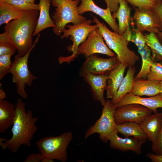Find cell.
Instances as JSON below:
<instances>
[{
	"label": "cell",
	"instance_id": "cell-10",
	"mask_svg": "<svg viewBox=\"0 0 162 162\" xmlns=\"http://www.w3.org/2000/svg\"><path fill=\"white\" fill-rule=\"evenodd\" d=\"M104 38L98 28L91 32L86 40L79 46L77 54L87 58L96 53L110 57L115 56L104 41Z\"/></svg>",
	"mask_w": 162,
	"mask_h": 162
},
{
	"label": "cell",
	"instance_id": "cell-34",
	"mask_svg": "<svg viewBox=\"0 0 162 162\" xmlns=\"http://www.w3.org/2000/svg\"><path fill=\"white\" fill-rule=\"evenodd\" d=\"M123 0H105L107 7L111 12L114 13L116 12L119 8L120 3Z\"/></svg>",
	"mask_w": 162,
	"mask_h": 162
},
{
	"label": "cell",
	"instance_id": "cell-31",
	"mask_svg": "<svg viewBox=\"0 0 162 162\" xmlns=\"http://www.w3.org/2000/svg\"><path fill=\"white\" fill-rule=\"evenodd\" d=\"M134 34L132 35L130 41L135 44L138 48V50L143 48L146 45L145 35L142 32L138 29H134Z\"/></svg>",
	"mask_w": 162,
	"mask_h": 162
},
{
	"label": "cell",
	"instance_id": "cell-1",
	"mask_svg": "<svg viewBox=\"0 0 162 162\" xmlns=\"http://www.w3.org/2000/svg\"><path fill=\"white\" fill-rule=\"evenodd\" d=\"M15 117L11 129L12 137L8 140L0 138V145L3 150H11L16 153L23 145L30 147L31 141L38 130L36 123L38 118L34 117L32 111L26 112L25 104L18 98L15 106Z\"/></svg>",
	"mask_w": 162,
	"mask_h": 162
},
{
	"label": "cell",
	"instance_id": "cell-40",
	"mask_svg": "<svg viewBox=\"0 0 162 162\" xmlns=\"http://www.w3.org/2000/svg\"><path fill=\"white\" fill-rule=\"evenodd\" d=\"M41 162H54L53 160L49 159L48 158L43 157L41 160Z\"/></svg>",
	"mask_w": 162,
	"mask_h": 162
},
{
	"label": "cell",
	"instance_id": "cell-9",
	"mask_svg": "<svg viewBox=\"0 0 162 162\" xmlns=\"http://www.w3.org/2000/svg\"><path fill=\"white\" fill-rule=\"evenodd\" d=\"M120 63L117 56L106 58L94 54L87 58L81 68L80 74L81 76L88 73L108 75Z\"/></svg>",
	"mask_w": 162,
	"mask_h": 162
},
{
	"label": "cell",
	"instance_id": "cell-6",
	"mask_svg": "<svg viewBox=\"0 0 162 162\" xmlns=\"http://www.w3.org/2000/svg\"><path fill=\"white\" fill-rule=\"evenodd\" d=\"M93 22L91 19L86 20L77 25H66V27L68 29L64 30L60 38L63 39L70 37V39L72 41L73 44L68 47L67 49L72 54L68 56L58 57V62L60 64L64 62L69 64L78 57V50L79 46L86 40L91 32L98 28L96 24L91 25Z\"/></svg>",
	"mask_w": 162,
	"mask_h": 162
},
{
	"label": "cell",
	"instance_id": "cell-32",
	"mask_svg": "<svg viewBox=\"0 0 162 162\" xmlns=\"http://www.w3.org/2000/svg\"><path fill=\"white\" fill-rule=\"evenodd\" d=\"M135 7L153 8L156 3L150 0H125Z\"/></svg>",
	"mask_w": 162,
	"mask_h": 162
},
{
	"label": "cell",
	"instance_id": "cell-12",
	"mask_svg": "<svg viewBox=\"0 0 162 162\" xmlns=\"http://www.w3.org/2000/svg\"><path fill=\"white\" fill-rule=\"evenodd\" d=\"M135 11L134 20L137 29L141 32L156 34L162 29L159 17L152 8L135 7Z\"/></svg>",
	"mask_w": 162,
	"mask_h": 162
},
{
	"label": "cell",
	"instance_id": "cell-27",
	"mask_svg": "<svg viewBox=\"0 0 162 162\" xmlns=\"http://www.w3.org/2000/svg\"><path fill=\"white\" fill-rule=\"evenodd\" d=\"M144 35L146 44L152 53L153 59L156 57L162 59V45L156 34L151 33Z\"/></svg>",
	"mask_w": 162,
	"mask_h": 162
},
{
	"label": "cell",
	"instance_id": "cell-5",
	"mask_svg": "<svg viewBox=\"0 0 162 162\" xmlns=\"http://www.w3.org/2000/svg\"><path fill=\"white\" fill-rule=\"evenodd\" d=\"M72 139V132H65L58 136L41 138L36 145L43 157L65 162L68 157L67 148Z\"/></svg>",
	"mask_w": 162,
	"mask_h": 162
},
{
	"label": "cell",
	"instance_id": "cell-17",
	"mask_svg": "<svg viewBox=\"0 0 162 162\" xmlns=\"http://www.w3.org/2000/svg\"><path fill=\"white\" fill-rule=\"evenodd\" d=\"M160 81L146 80L144 79H135L131 92L140 96H153L160 94Z\"/></svg>",
	"mask_w": 162,
	"mask_h": 162
},
{
	"label": "cell",
	"instance_id": "cell-18",
	"mask_svg": "<svg viewBox=\"0 0 162 162\" xmlns=\"http://www.w3.org/2000/svg\"><path fill=\"white\" fill-rule=\"evenodd\" d=\"M140 126L152 143L156 141L162 125V112L147 116L140 123Z\"/></svg>",
	"mask_w": 162,
	"mask_h": 162
},
{
	"label": "cell",
	"instance_id": "cell-16",
	"mask_svg": "<svg viewBox=\"0 0 162 162\" xmlns=\"http://www.w3.org/2000/svg\"><path fill=\"white\" fill-rule=\"evenodd\" d=\"M82 77L90 87L93 99L100 102L103 106L106 101L104 93L107 86L108 75L88 73L83 75Z\"/></svg>",
	"mask_w": 162,
	"mask_h": 162
},
{
	"label": "cell",
	"instance_id": "cell-44",
	"mask_svg": "<svg viewBox=\"0 0 162 162\" xmlns=\"http://www.w3.org/2000/svg\"><path fill=\"white\" fill-rule=\"evenodd\" d=\"M160 93L162 94V81L160 82Z\"/></svg>",
	"mask_w": 162,
	"mask_h": 162
},
{
	"label": "cell",
	"instance_id": "cell-38",
	"mask_svg": "<svg viewBox=\"0 0 162 162\" xmlns=\"http://www.w3.org/2000/svg\"><path fill=\"white\" fill-rule=\"evenodd\" d=\"M154 77L155 80L162 81V69L159 68L157 69L154 74Z\"/></svg>",
	"mask_w": 162,
	"mask_h": 162
},
{
	"label": "cell",
	"instance_id": "cell-22",
	"mask_svg": "<svg viewBox=\"0 0 162 162\" xmlns=\"http://www.w3.org/2000/svg\"><path fill=\"white\" fill-rule=\"evenodd\" d=\"M135 72V67H129L126 75L111 99L113 104L116 105L125 95L131 92L134 80V75Z\"/></svg>",
	"mask_w": 162,
	"mask_h": 162
},
{
	"label": "cell",
	"instance_id": "cell-33",
	"mask_svg": "<svg viewBox=\"0 0 162 162\" xmlns=\"http://www.w3.org/2000/svg\"><path fill=\"white\" fill-rule=\"evenodd\" d=\"M152 149L155 154L162 155V125L156 141L152 143Z\"/></svg>",
	"mask_w": 162,
	"mask_h": 162
},
{
	"label": "cell",
	"instance_id": "cell-2",
	"mask_svg": "<svg viewBox=\"0 0 162 162\" xmlns=\"http://www.w3.org/2000/svg\"><path fill=\"white\" fill-rule=\"evenodd\" d=\"M39 11L35 10L22 11L19 17L4 26V32L20 56L26 55L33 45L32 37L37 26Z\"/></svg>",
	"mask_w": 162,
	"mask_h": 162
},
{
	"label": "cell",
	"instance_id": "cell-28",
	"mask_svg": "<svg viewBox=\"0 0 162 162\" xmlns=\"http://www.w3.org/2000/svg\"><path fill=\"white\" fill-rule=\"evenodd\" d=\"M16 50L9 40L5 32L0 34V56L4 55L14 54Z\"/></svg>",
	"mask_w": 162,
	"mask_h": 162
},
{
	"label": "cell",
	"instance_id": "cell-25",
	"mask_svg": "<svg viewBox=\"0 0 162 162\" xmlns=\"http://www.w3.org/2000/svg\"><path fill=\"white\" fill-rule=\"evenodd\" d=\"M138 50L142 58V64L140 70L134 79H145L150 71L152 63L154 62V59L151 55V50L147 44L142 49Z\"/></svg>",
	"mask_w": 162,
	"mask_h": 162
},
{
	"label": "cell",
	"instance_id": "cell-24",
	"mask_svg": "<svg viewBox=\"0 0 162 162\" xmlns=\"http://www.w3.org/2000/svg\"><path fill=\"white\" fill-rule=\"evenodd\" d=\"M130 9L127 2L123 0L120 3L118 10L112 15L114 18L118 19V34L120 35H122L126 31L130 29Z\"/></svg>",
	"mask_w": 162,
	"mask_h": 162
},
{
	"label": "cell",
	"instance_id": "cell-36",
	"mask_svg": "<svg viewBox=\"0 0 162 162\" xmlns=\"http://www.w3.org/2000/svg\"><path fill=\"white\" fill-rule=\"evenodd\" d=\"M152 9L158 16L162 28V1L157 3Z\"/></svg>",
	"mask_w": 162,
	"mask_h": 162
},
{
	"label": "cell",
	"instance_id": "cell-3",
	"mask_svg": "<svg viewBox=\"0 0 162 162\" xmlns=\"http://www.w3.org/2000/svg\"><path fill=\"white\" fill-rule=\"evenodd\" d=\"M93 21L98 26L104 39L109 47L116 54L121 63L134 66L139 60V56L128 47L129 41L123 35L110 31L95 16Z\"/></svg>",
	"mask_w": 162,
	"mask_h": 162
},
{
	"label": "cell",
	"instance_id": "cell-47",
	"mask_svg": "<svg viewBox=\"0 0 162 162\" xmlns=\"http://www.w3.org/2000/svg\"></svg>",
	"mask_w": 162,
	"mask_h": 162
},
{
	"label": "cell",
	"instance_id": "cell-20",
	"mask_svg": "<svg viewBox=\"0 0 162 162\" xmlns=\"http://www.w3.org/2000/svg\"><path fill=\"white\" fill-rule=\"evenodd\" d=\"M40 10L37 26L33 33V36H36L44 29L55 26L50 16L49 10L50 0H39Z\"/></svg>",
	"mask_w": 162,
	"mask_h": 162
},
{
	"label": "cell",
	"instance_id": "cell-41",
	"mask_svg": "<svg viewBox=\"0 0 162 162\" xmlns=\"http://www.w3.org/2000/svg\"><path fill=\"white\" fill-rule=\"evenodd\" d=\"M157 34V38H158L162 42V29H161Z\"/></svg>",
	"mask_w": 162,
	"mask_h": 162
},
{
	"label": "cell",
	"instance_id": "cell-21",
	"mask_svg": "<svg viewBox=\"0 0 162 162\" xmlns=\"http://www.w3.org/2000/svg\"><path fill=\"white\" fill-rule=\"evenodd\" d=\"M15 117V106L7 100L0 101V132L4 133L13 125Z\"/></svg>",
	"mask_w": 162,
	"mask_h": 162
},
{
	"label": "cell",
	"instance_id": "cell-37",
	"mask_svg": "<svg viewBox=\"0 0 162 162\" xmlns=\"http://www.w3.org/2000/svg\"><path fill=\"white\" fill-rule=\"evenodd\" d=\"M146 156L148 157L152 162H162V155L148 153Z\"/></svg>",
	"mask_w": 162,
	"mask_h": 162
},
{
	"label": "cell",
	"instance_id": "cell-8",
	"mask_svg": "<svg viewBox=\"0 0 162 162\" xmlns=\"http://www.w3.org/2000/svg\"><path fill=\"white\" fill-rule=\"evenodd\" d=\"M101 116L94 124L87 130L85 135L86 139L94 133L99 134L100 139L106 143L111 134L116 129L117 124L114 117V112L116 108V105L112 103L111 100H106L103 106Z\"/></svg>",
	"mask_w": 162,
	"mask_h": 162
},
{
	"label": "cell",
	"instance_id": "cell-42",
	"mask_svg": "<svg viewBox=\"0 0 162 162\" xmlns=\"http://www.w3.org/2000/svg\"><path fill=\"white\" fill-rule=\"evenodd\" d=\"M25 1L33 4H35V0H24Z\"/></svg>",
	"mask_w": 162,
	"mask_h": 162
},
{
	"label": "cell",
	"instance_id": "cell-14",
	"mask_svg": "<svg viewBox=\"0 0 162 162\" xmlns=\"http://www.w3.org/2000/svg\"><path fill=\"white\" fill-rule=\"evenodd\" d=\"M81 3L77 7L79 14L81 15L85 12H91L102 18L109 26L114 32L119 33L118 25L111 14L110 9L107 7L103 9L96 5L93 0H80Z\"/></svg>",
	"mask_w": 162,
	"mask_h": 162
},
{
	"label": "cell",
	"instance_id": "cell-35",
	"mask_svg": "<svg viewBox=\"0 0 162 162\" xmlns=\"http://www.w3.org/2000/svg\"><path fill=\"white\" fill-rule=\"evenodd\" d=\"M43 158L40 152L37 154L32 153L27 156L24 162H40Z\"/></svg>",
	"mask_w": 162,
	"mask_h": 162
},
{
	"label": "cell",
	"instance_id": "cell-46",
	"mask_svg": "<svg viewBox=\"0 0 162 162\" xmlns=\"http://www.w3.org/2000/svg\"><path fill=\"white\" fill-rule=\"evenodd\" d=\"M5 0H0V2H4Z\"/></svg>",
	"mask_w": 162,
	"mask_h": 162
},
{
	"label": "cell",
	"instance_id": "cell-13",
	"mask_svg": "<svg viewBox=\"0 0 162 162\" xmlns=\"http://www.w3.org/2000/svg\"><path fill=\"white\" fill-rule=\"evenodd\" d=\"M115 129L111 134L109 139L110 146L113 149L123 152L131 151L136 154H141V147L146 141L131 137L121 138L118 134Z\"/></svg>",
	"mask_w": 162,
	"mask_h": 162
},
{
	"label": "cell",
	"instance_id": "cell-4",
	"mask_svg": "<svg viewBox=\"0 0 162 162\" xmlns=\"http://www.w3.org/2000/svg\"><path fill=\"white\" fill-rule=\"evenodd\" d=\"M80 0H50L55 11L52 15L55 26L53 28L54 33L60 36L70 23L73 25L79 24L86 20V17L78 14L77 5Z\"/></svg>",
	"mask_w": 162,
	"mask_h": 162
},
{
	"label": "cell",
	"instance_id": "cell-23",
	"mask_svg": "<svg viewBox=\"0 0 162 162\" xmlns=\"http://www.w3.org/2000/svg\"><path fill=\"white\" fill-rule=\"evenodd\" d=\"M116 129L118 133L125 137H133L142 140H146L147 136L140 124L133 122H127L117 124Z\"/></svg>",
	"mask_w": 162,
	"mask_h": 162
},
{
	"label": "cell",
	"instance_id": "cell-7",
	"mask_svg": "<svg viewBox=\"0 0 162 162\" xmlns=\"http://www.w3.org/2000/svg\"><path fill=\"white\" fill-rule=\"evenodd\" d=\"M40 36V33L38 34L32 47L26 55L20 56L17 54L15 56L9 71L12 75L13 82L16 84L17 94L24 99L28 97L25 90V85L31 86L33 81L37 79L29 70L28 63L30 53L38 42Z\"/></svg>",
	"mask_w": 162,
	"mask_h": 162
},
{
	"label": "cell",
	"instance_id": "cell-43",
	"mask_svg": "<svg viewBox=\"0 0 162 162\" xmlns=\"http://www.w3.org/2000/svg\"><path fill=\"white\" fill-rule=\"evenodd\" d=\"M150 0L155 3L156 4L158 2H159L160 1H162V0Z\"/></svg>",
	"mask_w": 162,
	"mask_h": 162
},
{
	"label": "cell",
	"instance_id": "cell-19",
	"mask_svg": "<svg viewBox=\"0 0 162 162\" xmlns=\"http://www.w3.org/2000/svg\"><path fill=\"white\" fill-rule=\"evenodd\" d=\"M128 67L126 64L120 63L108 75V83L106 89L107 98L112 99L117 91Z\"/></svg>",
	"mask_w": 162,
	"mask_h": 162
},
{
	"label": "cell",
	"instance_id": "cell-26",
	"mask_svg": "<svg viewBox=\"0 0 162 162\" xmlns=\"http://www.w3.org/2000/svg\"><path fill=\"white\" fill-rule=\"evenodd\" d=\"M21 12L6 2H0V26L17 19Z\"/></svg>",
	"mask_w": 162,
	"mask_h": 162
},
{
	"label": "cell",
	"instance_id": "cell-29",
	"mask_svg": "<svg viewBox=\"0 0 162 162\" xmlns=\"http://www.w3.org/2000/svg\"><path fill=\"white\" fill-rule=\"evenodd\" d=\"M4 2L12 5L21 11L33 10L39 11L40 10L39 4L29 3L24 0H5Z\"/></svg>",
	"mask_w": 162,
	"mask_h": 162
},
{
	"label": "cell",
	"instance_id": "cell-11",
	"mask_svg": "<svg viewBox=\"0 0 162 162\" xmlns=\"http://www.w3.org/2000/svg\"><path fill=\"white\" fill-rule=\"evenodd\" d=\"M152 112L149 108L141 105L129 104L116 108L114 117L117 124L127 122H133L140 124Z\"/></svg>",
	"mask_w": 162,
	"mask_h": 162
},
{
	"label": "cell",
	"instance_id": "cell-30",
	"mask_svg": "<svg viewBox=\"0 0 162 162\" xmlns=\"http://www.w3.org/2000/svg\"><path fill=\"white\" fill-rule=\"evenodd\" d=\"M11 54L4 55L0 56V80L3 79L9 71L12 63Z\"/></svg>",
	"mask_w": 162,
	"mask_h": 162
},
{
	"label": "cell",
	"instance_id": "cell-45",
	"mask_svg": "<svg viewBox=\"0 0 162 162\" xmlns=\"http://www.w3.org/2000/svg\"><path fill=\"white\" fill-rule=\"evenodd\" d=\"M156 63L157 65L160 67L162 69V64L161 63L156 62Z\"/></svg>",
	"mask_w": 162,
	"mask_h": 162
},
{
	"label": "cell",
	"instance_id": "cell-39",
	"mask_svg": "<svg viewBox=\"0 0 162 162\" xmlns=\"http://www.w3.org/2000/svg\"><path fill=\"white\" fill-rule=\"evenodd\" d=\"M6 97V94L4 91L0 89V101L3 100Z\"/></svg>",
	"mask_w": 162,
	"mask_h": 162
},
{
	"label": "cell",
	"instance_id": "cell-15",
	"mask_svg": "<svg viewBox=\"0 0 162 162\" xmlns=\"http://www.w3.org/2000/svg\"><path fill=\"white\" fill-rule=\"evenodd\" d=\"M129 104H138L149 108L154 113L158 112L157 109L162 108V94L142 98L131 93L127 94L116 105V108Z\"/></svg>",
	"mask_w": 162,
	"mask_h": 162
}]
</instances>
